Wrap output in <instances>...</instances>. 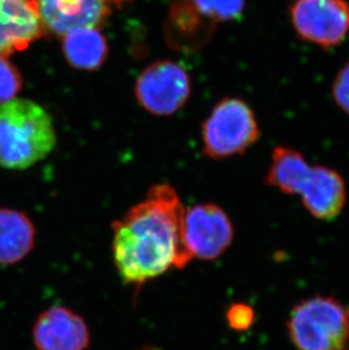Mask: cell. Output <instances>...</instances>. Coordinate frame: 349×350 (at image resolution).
Returning <instances> with one entry per match:
<instances>
[{"mask_svg": "<svg viewBox=\"0 0 349 350\" xmlns=\"http://www.w3.org/2000/svg\"><path fill=\"white\" fill-rule=\"evenodd\" d=\"M184 215L176 189L159 184L112 224V256L124 282L140 289L170 269L188 267L193 258L185 245Z\"/></svg>", "mask_w": 349, "mask_h": 350, "instance_id": "cell-1", "label": "cell"}, {"mask_svg": "<svg viewBox=\"0 0 349 350\" xmlns=\"http://www.w3.org/2000/svg\"><path fill=\"white\" fill-rule=\"evenodd\" d=\"M264 184L283 194L300 195L304 208L319 220L336 219L346 205V184L339 172L309 165L300 151L287 146L272 150Z\"/></svg>", "mask_w": 349, "mask_h": 350, "instance_id": "cell-2", "label": "cell"}, {"mask_svg": "<svg viewBox=\"0 0 349 350\" xmlns=\"http://www.w3.org/2000/svg\"><path fill=\"white\" fill-rule=\"evenodd\" d=\"M56 144L53 119L43 107L25 99L0 105L1 168H30L49 156Z\"/></svg>", "mask_w": 349, "mask_h": 350, "instance_id": "cell-3", "label": "cell"}, {"mask_svg": "<svg viewBox=\"0 0 349 350\" xmlns=\"http://www.w3.org/2000/svg\"><path fill=\"white\" fill-rule=\"evenodd\" d=\"M297 350H347L349 306L331 296H313L294 305L286 323Z\"/></svg>", "mask_w": 349, "mask_h": 350, "instance_id": "cell-4", "label": "cell"}, {"mask_svg": "<svg viewBox=\"0 0 349 350\" xmlns=\"http://www.w3.org/2000/svg\"><path fill=\"white\" fill-rule=\"evenodd\" d=\"M253 110L243 100L226 98L202 125L203 154L214 160L244 153L260 139Z\"/></svg>", "mask_w": 349, "mask_h": 350, "instance_id": "cell-5", "label": "cell"}, {"mask_svg": "<svg viewBox=\"0 0 349 350\" xmlns=\"http://www.w3.org/2000/svg\"><path fill=\"white\" fill-rule=\"evenodd\" d=\"M136 99L155 116H172L188 103L191 79L179 64L159 60L146 67L136 81Z\"/></svg>", "mask_w": 349, "mask_h": 350, "instance_id": "cell-6", "label": "cell"}, {"mask_svg": "<svg viewBox=\"0 0 349 350\" xmlns=\"http://www.w3.org/2000/svg\"><path fill=\"white\" fill-rule=\"evenodd\" d=\"M289 16L300 39L322 48L338 46L349 34L347 0H293Z\"/></svg>", "mask_w": 349, "mask_h": 350, "instance_id": "cell-7", "label": "cell"}, {"mask_svg": "<svg viewBox=\"0 0 349 350\" xmlns=\"http://www.w3.org/2000/svg\"><path fill=\"white\" fill-rule=\"evenodd\" d=\"M183 234L192 258L214 261L231 246L234 227L220 206L201 203L185 208Z\"/></svg>", "mask_w": 349, "mask_h": 350, "instance_id": "cell-8", "label": "cell"}, {"mask_svg": "<svg viewBox=\"0 0 349 350\" xmlns=\"http://www.w3.org/2000/svg\"><path fill=\"white\" fill-rule=\"evenodd\" d=\"M38 350H86L90 331L81 315L64 306H53L40 314L34 327Z\"/></svg>", "mask_w": 349, "mask_h": 350, "instance_id": "cell-9", "label": "cell"}, {"mask_svg": "<svg viewBox=\"0 0 349 350\" xmlns=\"http://www.w3.org/2000/svg\"><path fill=\"white\" fill-rule=\"evenodd\" d=\"M44 30L60 37L81 27H99L110 14L105 0H36Z\"/></svg>", "mask_w": 349, "mask_h": 350, "instance_id": "cell-10", "label": "cell"}, {"mask_svg": "<svg viewBox=\"0 0 349 350\" xmlns=\"http://www.w3.org/2000/svg\"><path fill=\"white\" fill-rule=\"evenodd\" d=\"M44 31L36 0H0V56L27 49Z\"/></svg>", "mask_w": 349, "mask_h": 350, "instance_id": "cell-11", "label": "cell"}, {"mask_svg": "<svg viewBox=\"0 0 349 350\" xmlns=\"http://www.w3.org/2000/svg\"><path fill=\"white\" fill-rule=\"evenodd\" d=\"M36 229L30 218L13 208H0V265L22 261L34 246Z\"/></svg>", "mask_w": 349, "mask_h": 350, "instance_id": "cell-12", "label": "cell"}, {"mask_svg": "<svg viewBox=\"0 0 349 350\" xmlns=\"http://www.w3.org/2000/svg\"><path fill=\"white\" fill-rule=\"evenodd\" d=\"M65 58L74 68L94 70L108 55V43L99 27H81L63 37Z\"/></svg>", "mask_w": 349, "mask_h": 350, "instance_id": "cell-13", "label": "cell"}, {"mask_svg": "<svg viewBox=\"0 0 349 350\" xmlns=\"http://www.w3.org/2000/svg\"><path fill=\"white\" fill-rule=\"evenodd\" d=\"M246 0H191L194 12L211 23L236 21L243 15Z\"/></svg>", "mask_w": 349, "mask_h": 350, "instance_id": "cell-14", "label": "cell"}, {"mask_svg": "<svg viewBox=\"0 0 349 350\" xmlns=\"http://www.w3.org/2000/svg\"><path fill=\"white\" fill-rule=\"evenodd\" d=\"M22 88V77L16 67L0 56V105L15 99Z\"/></svg>", "mask_w": 349, "mask_h": 350, "instance_id": "cell-15", "label": "cell"}, {"mask_svg": "<svg viewBox=\"0 0 349 350\" xmlns=\"http://www.w3.org/2000/svg\"><path fill=\"white\" fill-rule=\"evenodd\" d=\"M228 327L235 331H246L253 325L255 312L244 303H234L226 312Z\"/></svg>", "mask_w": 349, "mask_h": 350, "instance_id": "cell-16", "label": "cell"}, {"mask_svg": "<svg viewBox=\"0 0 349 350\" xmlns=\"http://www.w3.org/2000/svg\"><path fill=\"white\" fill-rule=\"evenodd\" d=\"M333 96L340 109L349 115V62L338 70L333 79Z\"/></svg>", "mask_w": 349, "mask_h": 350, "instance_id": "cell-17", "label": "cell"}, {"mask_svg": "<svg viewBox=\"0 0 349 350\" xmlns=\"http://www.w3.org/2000/svg\"><path fill=\"white\" fill-rule=\"evenodd\" d=\"M108 3L109 6L114 5V6H122V3H126L127 0H105Z\"/></svg>", "mask_w": 349, "mask_h": 350, "instance_id": "cell-18", "label": "cell"}, {"mask_svg": "<svg viewBox=\"0 0 349 350\" xmlns=\"http://www.w3.org/2000/svg\"><path fill=\"white\" fill-rule=\"evenodd\" d=\"M138 350H162L160 348L155 347V346H143Z\"/></svg>", "mask_w": 349, "mask_h": 350, "instance_id": "cell-19", "label": "cell"}, {"mask_svg": "<svg viewBox=\"0 0 349 350\" xmlns=\"http://www.w3.org/2000/svg\"><path fill=\"white\" fill-rule=\"evenodd\" d=\"M347 350H348V349H347Z\"/></svg>", "mask_w": 349, "mask_h": 350, "instance_id": "cell-20", "label": "cell"}]
</instances>
